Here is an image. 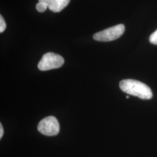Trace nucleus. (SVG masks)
<instances>
[{
  "label": "nucleus",
  "instance_id": "obj_1",
  "mask_svg": "<svg viewBox=\"0 0 157 157\" xmlns=\"http://www.w3.org/2000/svg\"><path fill=\"white\" fill-rule=\"evenodd\" d=\"M119 87L126 93L138 97L143 100H150L152 97L151 89L147 85L136 80H122L119 83Z\"/></svg>",
  "mask_w": 157,
  "mask_h": 157
},
{
  "label": "nucleus",
  "instance_id": "obj_2",
  "mask_svg": "<svg viewBox=\"0 0 157 157\" xmlns=\"http://www.w3.org/2000/svg\"><path fill=\"white\" fill-rule=\"evenodd\" d=\"M64 63V59L60 55L54 52H48L41 58L38 64V68L41 71L61 67Z\"/></svg>",
  "mask_w": 157,
  "mask_h": 157
},
{
  "label": "nucleus",
  "instance_id": "obj_3",
  "mask_svg": "<svg viewBox=\"0 0 157 157\" xmlns=\"http://www.w3.org/2000/svg\"><path fill=\"white\" fill-rule=\"evenodd\" d=\"M125 28L123 24L106 29L93 35V39L98 41H111L119 38L124 33Z\"/></svg>",
  "mask_w": 157,
  "mask_h": 157
},
{
  "label": "nucleus",
  "instance_id": "obj_4",
  "mask_svg": "<svg viewBox=\"0 0 157 157\" xmlns=\"http://www.w3.org/2000/svg\"><path fill=\"white\" fill-rule=\"evenodd\" d=\"M40 133L47 136H54L59 132V124L56 117L50 116L42 119L38 124Z\"/></svg>",
  "mask_w": 157,
  "mask_h": 157
},
{
  "label": "nucleus",
  "instance_id": "obj_5",
  "mask_svg": "<svg viewBox=\"0 0 157 157\" xmlns=\"http://www.w3.org/2000/svg\"><path fill=\"white\" fill-rule=\"evenodd\" d=\"M70 0H52L48 8L51 11L59 12L67 6Z\"/></svg>",
  "mask_w": 157,
  "mask_h": 157
},
{
  "label": "nucleus",
  "instance_id": "obj_6",
  "mask_svg": "<svg viewBox=\"0 0 157 157\" xmlns=\"http://www.w3.org/2000/svg\"><path fill=\"white\" fill-rule=\"evenodd\" d=\"M47 8H48V6L43 2H39V3H37L36 5V10H37V11L41 13L45 11Z\"/></svg>",
  "mask_w": 157,
  "mask_h": 157
},
{
  "label": "nucleus",
  "instance_id": "obj_7",
  "mask_svg": "<svg viewBox=\"0 0 157 157\" xmlns=\"http://www.w3.org/2000/svg\"><path fill=\"white\" fill-rule=\"evenodd\" d=\"M150 41L152 44L157 45V29L150 36Z\"/></svg>",
  "mask_w": 157,
  "mask_h": 157
},
{
  "label": "nucleus",
  "instance_id": "obj_8",
  "mask_svg": "<svg viewBox=\"0 0 157 157\" xmlns=\"http://www.w3.org/2000/svg\"><path fill=\"white\" fill-rule=\"evenodd\" d=\"M6 28V21H4L2 15L0 16V33H2L4 32Z\"/></svg>",
  "mask_w": 157,
  "mask_h": 157
},
{
  "label": "nucleus",
  "instance_id": "obj_9",
  "mask_svg": "<svg viewBox=\"0 0 157 157\" xmlns=\"http://www.w3.org/2000/svg\"><path fill=\"white\" fill-rule=\"evenodd\" d=\"M39 2H43L45 4H47V6H49L51 4L52 0H39Z\"/></svg>",
  "mask_w": 157,
  "mask_h": 157
},
{
  "label": "nucleus",
  "instance_id": "obj_10",
  "mask_svg": "<svg viewBox=\"0 0 157 157\" xmlns=\"http://www.w3.org/2000/svg\"><path fill=\"white\" fill-rule=\"evenodd\" d=\"M4 135V129L2 128V124H0V139H2V136Z\"/></svg>",
  "mask_w": 157,
  "mask_h": 157
},
{
  "label": "nucleus",
  "instance_id": "obj_11",
  "mask_svg": "<svg viewBox=\"0 0 157 157\" xmlns=\"http://www.w3.org/2000/svg\"><path fill=\"white\" fill-rule=\"evenodd\" d=\"M126 98H127V99H128V98H129V96H126Z\"/></svg>",
  "mask_w": 157,
  "mask_h": 157
}]
</instances>
